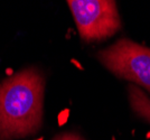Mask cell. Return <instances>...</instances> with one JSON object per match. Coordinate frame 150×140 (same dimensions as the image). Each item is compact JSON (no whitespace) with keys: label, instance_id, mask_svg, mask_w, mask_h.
I'll return each instance as SVG.
<instances>
[{"label":"cell","instance_id":"1","mask_svg":"<svg viewBox=\"0 0 150 140\" xmlns=\"http://www.w3.org/2000/svg\"><path fill=\"white\" fill-rule=\"evenodd\" d=\"M45 77L27 67L0 83V140L36 134L43 122Z\"/></svg>","mask_w":150,"mask_h":140},{"label":"cell","instance_id":"2","mask_svg":"<svg viewBox=\"0 0 150 140\" xmlns=\"http://www.w3.org/2000/svg\"><path fill=\"white\" fill-rule=\"evenodd\" d=\"M100 63L115 76L142 88L150 94V47L120 38L96 53Z\"/></svg>","mask_w":150,"mask_h":140},{"label":"cell","instance_id":"3","mask_svg":"<svg viewBox=\"0 0 150 140\" xmlns=\"http://www.w3.org/2000/svg\"><path fill=\"white\" fill-rule=\"evenodd\" d=\"M82 40L95 43L112 37L121 29V18L113 0H69Z\"/></svg>","mask_w":150,"mask_h":140},{"label":"cell","instance_id":"4","mask_svg":"<svg viewBox=\"0 0 150 140\" xmlns=\"http://www.w3.org/2000/svg\"><path fill=\"white\" fill-rule=\"evenodd\" d=\"M128 100L132 111L140 119L150 123V98L144 90L134 84H129Z\"/></svg>","mask_w":150,"mask_h":140},{"label":"cell","instance_id":"5","mask_svg":"<svg viewBox=\"0 0 150 140\" xmlns=\"http://www.w3.org/2000/svg\"><path fill=\"white\" fill-rule=\"evenodd\" d=\"M53 140H85L82 138L80 134H74V132H63V134H57Z\"/></svg>","mask_w":150,"mask_h":140}]
</instances>
